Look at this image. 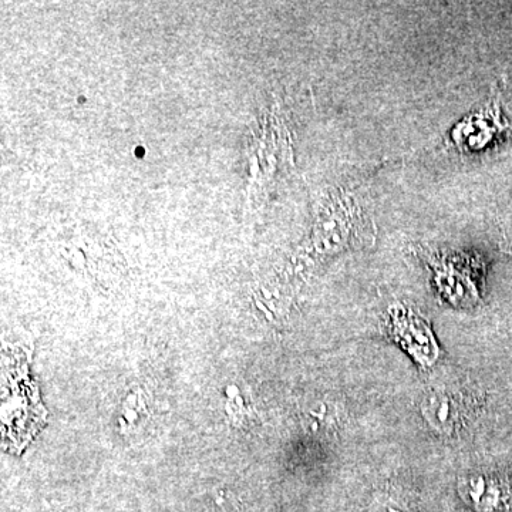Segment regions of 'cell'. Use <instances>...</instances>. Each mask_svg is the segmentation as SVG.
<instances>
[{"instance_id": "obj_7", "label": "cell", "mask_w": 512, "mask_h": 512, "mask_svg": "<svg viewBox=\"0 0 512 512\" xmlns=\"http://www.w3.org/2000/svg\"><path fill=\"white\" fill-rule=\"evenodd\" d=\"M500 248L504 254L512 256V221L508 222L503 228V238H501Z\"/></svg>"}, {"instance_id": "obj_5", "label": "cell", "mask_w": 512, "mask_h": 512, "mask_svg": "<svg viewBox=\"0 0 512 512\" xmlns=\"http://www.w3.org/2000/svg\"><path fill=\"white\" fill-rule=\"evenodd\" d=\"M330 417L332 416L329 414L328 406L326 404H319L318 409H312L308 413L306 420L309 421V427L313 431H319L325 430L329 426L330 420H332Z\"/></svg>"}, {"instance_id": "obj_1", "label": "cell", "mask_w": 512, "mask_h": 512, "mask_svg": "<svg viewBox=\"0 0 512 512\" xmlns=\"http://www.w3.org/2000/svg\"><path fill=\"white\" fill-rule=\"evenodd\" d=\"M507 128L508 123L501 116L500 93H495L480 110L473 111L457 123L444 144L461 153H473L483 150Z\"/></svg>"}, {"instance_id": "obj_3", "label": "cell", "mask_w": 512, "mask_h": 512, "mask_svg": "<svg viewBox=\"0 0 512 512\" xmlns=\"http://www.w3.org/2000/svg\"><path fill=\"white\" fill-rule=\"evenodd\" d=\"M421 413L427 424L441 434H451L460 423V407L453 394L433 392L421 403Z\"/></svg>"}, {"instance_id": "obj_2", "label": "cell", "mask_w": 512, "mask_h": 512, "mask_svg": "<svg viewBox=\"0 0 512 512\" xmlns=\"http://www.w3.org/2000/svg\"><path fill=\"white\" fill-rule=\"evenodd\" d=\"M458 490L461 498L478 512L498 511L508 497V487L503 478L485 471L461 477Z\"/></svg>"}, {"instance_id": "obj_6", "label": "cell", "mask_w": 512, "mask_h": 512, "mask_svg": "<svg viewBox=\"0 0 512 512\" xmlns=\"http://www.w3.org/2000/svg\"><path fill=\"white\" fill-rule=\"evenodd\" d=\"M208 512H237V507H235V501H232L231 498L222 491V493L212 498Z\"/></svg>"}, {"instance_id": "obj_4", "label": "cell", "mask_w": 512, "mask_h": 512, "mask_svg": "<svg viewBox=\"0 0 512 512\" xmlns=\"http://www.w3.org/2000/svg\"><path fill=\"white\" fill-rule=\"evenodd\" d=\"M437 284L439 288L443 289L450 299H463L466 301L468 298H476V291H473V286L470 284V276L464 274L463 271H458L460 264L454 261H448L446 258L437 259L436 264Z\"/></svg>"}]
</instances>
